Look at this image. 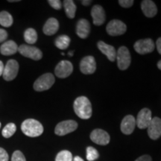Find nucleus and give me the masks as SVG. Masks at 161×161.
I'll use <instances>...</instances> for the list:
<instances>
[{"label": "nucleus", "mask_w": 161, "mask_h": 161, "mask_svg": "<svg viewBox=\"0 0 161 161\" xmlns=\"http://www.w3.org/2000/svg\"><path fill=\"white\" fill-rule=\"evenodd\" d=\"M74 110L78 117L88 119L92 116V105L90 100L85 96L78 97L74 102Z\"/></svg>", "instance_id": "1"}, {"label": "nucleus", "mask_w": 161, "mask_h": 161, "mask_svg": "<svg viewBox=\"0 0 161 161\" xmlns=\"http://www.w3.org/2000/svg\"><path fill=\"white\" fill-rule=\"evenodd\" d=\"M21 130L26 136L30 137H37L43 134V127L37 120L28 119L22 123Z\"/></svg>", "instance_id": "2"}, {"label": "nucleus", "mask_w": 161, "mask_h": 161, "mask_svg": "<svg viewBox=\"0 0 161 161\" xmlns=\"http://www.w3.org/2000/svg\"><path fill=\"white\" fill-rule=\"evenodd\" d=\"M55 81V77L52 73L43 74L35 80L34 84V89L37 92L45 91L50 89Z\"/></svg>", "instance_id": "3"}, {"label": "nucleus", "mask_w": 161, "mask_h": 161, "mask_svg": "<svg viewBox=\"0 0 161 161\" xmlns=\"http://www.w3.org/2000/svg\"><path fill=\"white\" fill-rule=\"evenodd\" d=\"M116 60L119 69L121 70H125L129 67L131 58L129 50L125 46H121L116 51Z\"/></svg>", "instance_id": "4"}, {"label": "nucleus", "mask_w": 161, "mask_h": 161, "mask_svg": "<svg viewBox=\"0 0 161 161\" xmlns=\"http://www.w3.org/2000/svg\"><path fill=\"white\" fill-rule=\"evenodd\" d=\"M78 128V123L74 120H66L60 122L55 127V133L58 136H64L75 131Z\"/></svg>", "instance_id": "5"}, {"label": "nucleus", "mask_w": 161, "mask_h": 161, "mask_svg": "<svg viewBox=\"0 0 161 161\" xmlns=\"http://www.w3.org/2000/svg\"><path fill=\"white\" fill-rule=\"evenodd\" d=\"M18 52L24 57L31 58L32 60H39L43 57V53L35 46L29 45H21L18 47Z\"/></svg>", "instance_id": "6"}, {"label": "nucleus", "mask_w": 161, "mask_h": 161, "mask_svg": "<svg viewBox=\"0 0 161 161\" xmlns=\"http://www.w3.org/2000/svg\"><path fill=\"white\" fill-rule=\"evenodd\" d=\"M106 30L109 35L119 36L123 35L126 31L127 26L123 22L120 20L113 19L107 25Z\"/></svg>", "instance_id": "7"}, {"label": "nucleus", "mask_w": 161, "mask_h": 161, "mask_svg": "<svg viewBox=\"0 0 161 161\" xmlns=\"http://www.w3.org/2000/svg\"><path fill=\"white\" fill-rule=\"evenodd\" d=\"M19 72V64L15 60H9L4 68L3 78L5 80H12L17 77Z\"/></svg>", "instance_id": "8"}, {"label": "nucleus", "mask_w": 161, "mask_h": 161, "mask_svg": "<svg viewBox=\"0 0 161 161\" xmlns=\"http://www.w3.org/2000/svg\"><path fill=\"white\" fill-rule=\"evenodd\" d=\"M134 47L137 53L140 55H145L154 51L155 45L152 39L148 38V39H142L136 41Z\"/></svg>", "instance_id": "9"}, {"label": "nucleus", "mask_w": 161, "mask_h": 161, "mask_svg": "<svg viewBox=\"0 0 161 161\" xmlns=\"http://www.w3.org/2000/svg\"><path fill=\"white\" fill-rule=\"evenodd\" d=\"M73 71V66L68 60H61L58 64L55 69V73L57 77L60 78H67Z\"/></svg>", "instance_id": "10"}, {"label": "nucleus", "mask_w": 161, "mask_h": 161, "mask_svg": "<svg viewBox=\"0 0 161 161\" xmlns=\"http://www.w3.org/2000/svg\"><path fill=\"white\" fill-rule=\"evenodd\" d=\"M152 119V111L148 108H143L138 113L136 119V125H137L140 129H145L149 125Z\"/></svg>", "instance_id": "11"}, {"label": "nucleus", "mask_w": 161, "mask_h": 161, "mask_svg": "<svg viewBox=\"0 0 161 161\" xmlns=\"http://www.w3.org/2000/svg\"><path fill=\"white\" fill-rule=\"evenodd\" d=\"M90 139L94 143L105 146L110 142V135L105 130L102 129H95L90 134Z\"/></svg>", "instance_id": "12"}, {"label": "nucleus", "mask_w": 161, "mask_h": 161, "mask_svg": "<svg viewBox=\"0 0 161 161\" xmlns=\"http://www.w3.org/2000/svg\"><path fill=\"white\" fill-rule=\"evenodd\" d=\"M148 136L152 140H158L161 136V119L159 117L152 118L149 125L147 128Z\"/></svg>", "instance_id": "13"}, {"label": "nucleus", "mask_w": 161, "mask_h": 161, "mask_svg": "<svg viewBox=\"0 0 161 161\" xmlns=\"http://www.w3.org/2000/svg\"><path fill=\"white\" fill-rule=\"evenodd\" d=\"M96 64L95 58L92 56H86L80 60V69L82 73L85 75L92 74L96 71Z\"/></svg>", "instance_id": "14"}, {"label": "nucleus", "mask_w": 161, "mask_h": 161, "mask_svg": "<svg viewBox=\"0 0 161 161\" xmlns=\"http://www.w3.org/2000/svg\"><path fill=\"white\" fill-rule=\"evenodd\" d=\"M136 126V119L131 115H128L125 116L122 122H121L120 128L122 132L126 135H129L132 134Z\"/></svg>", "instance_id": "15"}, {"label": "nucleus", "mask_w": 161, "mask_h": 161, "mask_svg": "<svg viewBox=\"0 0 161 161\" xmlns=\"http://www.w3.org/2000/svg\"><path fill=\"white\" fill-rule=\"evenodd\" d=\"M92 21L95 25H102L105 21V12L101 5H96L92 7L91 11Z\"/></svg>", "instance_id": "16"}, {"label": "nucleus", "mask_w": 161, "mask_h": 161, "mask_svg": "<svg viewBox=\"0 0 161 161\" xmlns=\"http://www.w3.org/2000/svg\"><path fill=\"white\" fill-rule=\"evenodd\" d=\"M98 49L108 58L110 61H114L116 58V51L114 46L108 45L103 41H99L97 44Z\"/></svg>", "instance_id": "17"}, {"label": "nucleus", "mask_w": 161, "mask_h": 161, "mask_svg": "<svg viewBox=\"0 0 161 161\" xmlns=\"http://www.w3.org/2000/svg\"><path fill=\"white\" fill-rule=\"evenodd\" d=\"M90 31V23L85 19L78 20L76 25V34L81 39H85L88 37Z\"/></svg>", "instance_id": "18"}, {"label": "nucleus", "mask_w": 161, "mask_h": 161, "mask_svg": "<svg viewBox=\"0 0 161 161\" xmlns=\"http://www.w3.org/2000/svg\"><path fill=\"white\" fill-rule=\"evenodd\" d=\"M141 8L145 16L147 17H154L158 13V8L155 3L151 0H144L141 3Z\"/></svg>", "instance_id": "19"}, {"label": "nucleus", "mask_w": 161, "mask_h": 161, "mask_svg": "<svg viewBox=\"0 0 161 161\" xmlns=\"http://www.w3.org/2000/svg\"><path fill=\"white\" fill-rule=\"evenodd\" d=\"M59 29V23L55 18H49L46 22L45 25L43 26V33L46 35H53L58 31Z\"/></svg>", "instance_id": "20"}, {"label": "nucleus", "mask_w": 161, "mask_h": 161, "mask_svg": "<svg viewBox=\"0 0 161 161\" xmlns=\"http://www.w3.org/2000/svg\"><path fill=\"white\" fill-rule=\"evenodd\" d=\"M17 51L18 46L13 40H8L0 46V52L3 55H12Z\"/></svg>", "instance_id": "21"}, {"label": "nucleus", "mask_w": 161, "mask_h": 161, "mask_svg": "<svg viewBox=\"0 0 161 161\" xmlns=\"http://www.w3.org/2000/svg\"><path fill=\"white\" fill-rule=\"evenodd\" d=\"M64 7L66 16L70 19H73L75 16V11L77 9L74 2L72 0H65L64 2Z\"/></svg>", "instance_id": "22"}, {"label": "nucleus", "mask_w": 161, "mask_h": 161, "mask_svg": "<svg viewBox=\"0 0 161 161\" xmlns=\"http://www.w3.org/2000/svg\"><path fill=\"white\" fill-rule=\"evenodd\" d=\"M70 43V38L67 35H60L56 38L55 44L56 47L59 49L64 50L69 47Z\"/></svg>", "instance_id": "23"}, {"label": "nucleus", "mask_w": 161, "mask_h": 161, "mask_svg": "<svg viewBox=\"0 0 161 161\" xmlns=\"http://www.w3.org/2000/svg\"><path fill=\"white\" fill-rule=\"evenodd\" d=\"M24 39L25 42L29 44H34L37 40V31L32 28L26 29L24 32Z\"/></svg>", "instance_id": "24"}, {"label": "nucleus", "mask_w": 161, "mask_h": 161, "mask_svg": "<svg viewBox=\"0 0 161 161\" xmlns=\"http://www.w3.org/2000/svg\"><path fill=\"white\" fill-rule=\"evenodd\" d=\"M13 22V17L8 12H0V25H3V27H11Z\"/></svg>", "instance_id": "25"}, {"label": "nucleus", "mask_w": 161, "mask_h": 161, "mask_svg": "<svg viewBox=\"0 0 161 161\" xmlns=\"http://www.w3.org/2000/svg\"><path fill=\"white\" fill-rule=\"evenodd\" d=\"M17 130V126L14 123H8L6 125L5 128L3 129L2 134L5 138H10L15 134Z\"/></svg>", "instance_id": "26"}, {"label": "nucleus", "mask_w": 161, "mask_h": 161, "mask_svg": "<svg viewBox=\"0 0 161 161\" xmlns=\"http://www.w3.org/2000/svg\"><path fill=\"white\" fill-rule=\"evenodd\" d=\"M72 153L67 150H64L60 152L57 154L55 161H72Z\"/></svg>", "instance_id": "27"}, {"label": "nucleus", "mask_w": 161, "mask_h": 161, "mask_svg": "<svg viewBox=\"0 0 161 161\" xmlns=\"http://www.w3.org/2000/svg\"><path fill=\"white\" fill-rule=\"evenodd\" d=\"M98 151L93 147L89 146L86 148V160L88 161H94L98 158Z\"/></svg>", "instance_id": "28"}, {"label": "nucleus", "mask_w": 161, "mask_h": 161, "mask_svg": "<svg viewBox=\"0 0 161 161\" xmlns=\"http://www.w3.org/2000/svg\"><path fill=\"white\" fill-rule=\"evenodd\" d=\"M11 161H26L25 156L20 151H15L12 154Z\"/></svg>", "instance_id": "29"}, {"label": "nucleus", "mask_w": 161, "mask_h": 161, "mask_svg": "<svg viewBox=\"0 0 161 161\" xmlns=\"http://www.w3.org/2000/svg\"><path fill=\"white\" fill-rule=\"evenodd\" d=\"M48 3L52 8H53L55 10H60L62 7L61 2L59 0H49V1H48Z\"/></svg>", "instance_id": "30"}, {"label": "nucleus", "mask_w": 161, "mask_h": 161, "mask_svg": "<svg viewBox=\"0 0 161 161\" xmlns=\"http://www.w3.org/2000/svg\"><path fill=\"white\" fill-rule=\"evenodd\" d=\"M134 2L133 0H119V4L123 8H130L134 5Z\"/></svg>", "instance_id": "31"}, {"label": "nucleus", "mask_w": 161, "mask_h": 161, "mask_svg": "<svg viewBox=\"0 0 161 161\" xmlns=\"http://www.w3.org/2000/svg\"><path fill=\"white\" fill-rule=\"evenodd\" d=\"M9 156L4 148L0 147V161H8Z\"/></svg>", "instance_id": "32"}, {"label": "nucleus", "mask_w": 161, "mask_h": 161, "mask_svg": "<svg viewBox=\"0 0 161 161\" xmlns=\"http://www.w3.org/2000/svg\"><path fill=\"white\" fill-rule=\"evenodd\" d=\"M8 37V32L3 29H0V43H3Z\"/></svg>", "instance_id": "33"}, {"label": "nucleus", "mask_w": 161, "mask_h": 161, "mask_svg": "<svg viewBox=\"0 0 161 161\" xmlns=\"http://www.w3.org/2000/svg\"><path fill=\"white\" fill-rule=\"evenodd\" d=\"M135 161H152V160L149 155H142L136 159Z\"/></svg>", "instance_id": "34"}, {"label": "nucleus", "mask_w": 161, "mask_h": 161, "mask_svg": "<svg viewBox=\"0 0 161 161\" xmlns=\"http://www.w3.org/2000/svg\"><path fill=\"white\" fill-rule=\"evenodd\" d=\"M156 45H157V49H158V52L161 55V37L158 38V40H157Z\"/></svg>", "instance_id": "35"}, {"label": "nucleus", "mask_w": 161, "mask_h": 161, "mask_svg": "<svg viewBox=\"0 0 161 161\" xmlns=\"http://www.w3.org/2000/svg\"><path fill=\"white\" fill-rule=\"evenodd\" d=\"M4 68H5V66H4L3 61H1V60H0V76L3 75Z\"/></svg>", "instance_id": "36"}, {"label": "nucleus", "mask_w": 161, "mask_h": 161, "mask_svg": "<svg viewBox=\"0 0 161 161\" xmlns=\"http://www.w3.org/2000/svg\"><path fill=\"white\" fill-rule=\"evenodd\" d=\"M91 3H92V2L90 1V0H89V1H85V0H83V1H81L82 5H89Z\"/></svg>", "instance_id": "37"}, {"label": "nucleus", "mask_w": 161, "mask_h": 161, "mask_svg": "<svg viewBox=\"0 0 161 161\" xmlns=\"http://www.w3.org/2000/svg\"><path fill=\"white\" fill-rule=\"evenodd\" d=\"M72 161H84V160L81 158H80V157L76 156V157H75V158H74V159L72 160Z\"/></svg>", "instance_id": "38"}, {"label": "nucleus", "mask_w": 161, "mask_h": 161, "mask_svg": "<svg viewBox=\"0 0 161 161\" xmlns=\"http://www.w3.org/2000/svg\"><path fill=\"white\" fill-rule=\"evenodd\" d=\"M158 67L159 69L161 70V60L158 63Z\"/></svg>", "instance_id": "39"}, {"label": "nucleus", "mask_w": 161, "mask_h": 161, "mask_svg": "<svg viewBox=\"0 0 161 161\" xmlns=\"http://www.w3.org/2000/svg\"><path fill=\"white\" fill-rule=\"evenodd\" d=\"M68 54H69V56H71V57H72V56L73 55L74 52H73V51H71V52H69V53H68Z\"/></svg>", "instance_id": "40"}, {"label": "nucleus", "mask_w": 161, "mask_h": 161, "mask_svg": "<svg viewBox=\"0 0 161 161\" xmlns=\"http://www.w3.org/2000/svg\"><path fill=\"white\" fill-rule=\"evenodd\" d=\"M0 128H1V123H0Z\"/></svg>", "instance_id": "41"}]
</instances>
